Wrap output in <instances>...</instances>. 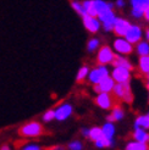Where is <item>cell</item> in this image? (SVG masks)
Instances as JSON below:
<instances>
[{"mask_svg": "<svg viewBox=\"0 0 149 150\" xmlns=\"http://www.w3.org/2000/svg\"><path fill=\"white\" fill-rule=\"evenodd\" d=\"M114 94L117 98L122 99L126 103H132V93H131V87L128 84V82H125V83H115L114 88Z\"/></svg>", "mask_w": 149, "mask_h": 150, "instance_id": "6da1fadb", "label": "cell"}, {"mask_svg": "<svg viewBox=\"0 0 149 150\" xmlns=\"http://www.w3.org/2000/svg\"><path fill=\"white\" fill-rule=\"evenodd\" d=\"M18 133L22 137H38L43 133V127L38 122H31L22 126Z\"/></svg>", "mask_w": 149, "mask_h": 150, "instance_id": "7a4b0ae2", "label": "cell"}, {"mask_svg": "<svg viewBox=\"0 0 149 150\" xmlns=\"http://www.w3.org/2000/svg\"><path fill=\"white\" fill-rule=\"evenodd\" d=\"M116 15L113 10H108L105 12L100 13L98 18L100 21V23L103 25V28L105 32H110L114 29V23H115V20H116Z\"/></svg>", "mask_w": 149, "mask_h": 150, "instance_id": "3957f363", "label": "cell"}, {"mask_svg": "<svg viewBox=\"0 0 149 150\" xmlns=\"http://www.w3.org/2000/svg\"><path fill=\"white\" fill-rule=\"evenodd\" d=\"M105 76H109V70L105 65H99L96 69L89 71L88 73V79L91 83L93 84H98L101 81V78H104Z\"/></svg>", "mask_w": 149, "mask_h": 150, "instance_id": "277c9868", "label": "cell"}, {"mask_svg": "<svg viewBox=\"0 0 149 150\" xmlns=\"http://www.w3.org/2000/svg\"><path fill=\"white\" fill-rule=\"evenodd\" d=\"M114 49L120 55H128L133 50L132 44L125 38H117L114 42Z\"/></svg>", "mask_w": 149, "mask_h": 150, "instance_id": "5b68a950", "label": "cell"}, {"mask_svg": "<svg viewBox=\"0 0 149 150\" xmlns=\"http://www.w3.org/2000/svg\"><path fill=\"white\" fill-rule=\"evenodd\" d=\"M131 70L128 69H125V67H120L117 66L113 70V73H111V77L114 78V81L116 83H125V82H128L130 81V73Z\"/></svg>", "mask_w": 149, "mask_h": 150, "instance_id": "8992f818", "label": "cell"}, {"mask_svg": "<svg viewBox=\"0 0 149 150\" xmlns=\"http://www.w3.org/2000/svg\"><path fill=\"white\" fill-rule=\"evenodd\" d=\"M115 86V81L113 77H109V76H105L104 78H101V81L99 82L98 84L94 86V91L96 93H109L113 91V88Z\"/></svg>", "mask_w": 149, "mask_h": 150, "instance_id": "52a82bcc", "label": "cell"}, {"mask_svg": "<svg viewBox=\"0 0 149 150\" xmlns=\"http://www.w3.org/2000/svg\"><path fill=\"white\" fill-rule=\"evenodd\" d=\"M143 35L142 28L137 25H131V27L128 28V31L125 34V39H127L131 44H136L138 42H140V38Z\"/></svg>", "mask_w": 149, "mask_h": 150, "instance_id": "ba28073f", "label": "cell"}, {"mask_svg": "<svg viewBox=\"0 0 149 150\" xmlns=\"http://www.w3.org/2000/svg\"><path fill=\"white\" fill-rule=\"evenodd\" d=\"M115 59V54L111 50V48L109 47H103L99 52H98V56H96V60H98L99 65H106V64H111Z\"/></svg>", "mask_w": 149, "mask_h": 150, "instance_id": "9c48e42d", "label": "cell"}, {"mask_svg": "<svg viewBox=\"0 0 149 150\" xmlns=\"http://www.w3.org/2000/svg\"><path fill=\"white\" fill-rule=\"evenodd\" d=\"M82 18H83V25L87 28L88 32L96 33L100 29L101 23H100L99 18L93 17V16H89V15H84V16H82Z\"/></svg>", "mask_w": 149, "mask_h": 150, "instance_id": "30bf717a", "label": "cell"}, {"mask_svg": "<svg viewBox=\"0 0 149 150\" xmlns=\"http://www.w3.org/2000/svg\"><path fill=\"white\" fill-rule=\"evenodd\" d=\"M130 27H131V23H130L127 20L121 18V17H116L113 31H114L118 37H125L126 32L128 31Z\"/></svg>", "mask_w": 149, "mask_h": 150, "instance_id": "8fae6325", "label": "cell"}, {"mask_svg": "<svg viewBox=\"0 0 149 150\" xmlns=\"http://www.w3.org/2000/svg\"><path fill=\"white\" fill-rule=\"evenodd\" d=\"M72 114V106L70 104H64L55 110V118L57 121H65Z\"/></svg>", "mask_w": 149, "mask_h": 150, "instance_id": "7c38bea8", "label": "cell"}, {"mask_svg": "<svg viewBox=\"0 0 149 150\" xmlns=\"http://www.w3.org/2000/svg\"><path fill=\"white\" fill-rule=\"evenodd\" d=\"M95 103L99 105L101 109H110L113 106V99H111V96L109 95V93H99L98 96H96L95 99Z\"/></svg>", "mask_w": 149, "mask_h": 150, "instance_id": "4fadbf2b", "label": "cell"}, {"mask_svg": "<svg viewBox=\"0 0 149 150\" xmlns=\"http://www.w3.org/2000/svg\"><path fill=\"white\" fill-rule=\"evenodd\" d=\"M93 4H94V9L96 11V17L108 10H113V7L115 6L114 3H108V1H104V0H93Z\"/></svg>", "mask_w": 149, "mask_h": 150, "instance_id": "5bb4252c", "label": "cell"}, {"mask_svg": "<svg viewBox=\"0 0 149 150\" xmlns=\"http://www.w3.org/2000/svg\"><path fill=\"white\" fill-rule=\"evenodd\" d=\"M133 138L137 142H140V143H149V133H147L143 128H135Z\"/></svg>", "mask_w": 149, "mask_h": 150, "instance_id": "9a60e30c", "label": "cell"}, {"mask_svg": "<svg viewBox=\"0 0 149 150\" xmlns=\"http://www.w3.org/2000/svg\"><path fill=\"white\" fill-rule=\"evenodd\" d=\"M114 65V67H117V66H120V67H125V69H128V70H132V64L128 61L126 57H122L121 55H117L115 56L114 59V61L111 62Z\"/></svg>", "mask_w": 149, "mask_h": 150, "instance_id": "2e32d148", "label": "cell"}, {"mask_svg": "<svg viewBox=\"0 0 149 150\" xmlns=\"http://www.w3.org/2000/svg\"><path fill=\"white\" fill-rule=\"evenodd\" d=\"M135 128L149 129V115H143V116L137 117L135 122Z\"/></svg>", "mask_w": 149, "mask_h": 150, "instance_id": "e0dca14e", "label": "cell"}, {"mask_svg": "<svg viewBox=\"0 0 149 150\" xmlns=\"http://www.w3.org/2000/svg\"><path fill=\"white\" fill-rule=\"evenodd\" d=\"M101 133L104 137H106L108 139H111L113 140V137H114V133H115V127L113 126V123L109 122L106 125H104L101 127Z\"/></svg>", "mask_w": 149, "mask_h": 150, "instance_id": "ac0fdd59", "label": "cell"}, {"mask_svg": "<svg viewBox=\"0 0 149 150\" xmlns=\"http://www.w3.org/2000/svg\"><path fill=\"white\" fill-rule=\"evenodd\" d=\"M123 117V111H122V109L121 108H114V110H113V114L111 115H109L108 117H106V120L109 122H113V121H118V120H121Z\"/></svg>", "mask_w": 149, "mask_h": 150, "instance_id": "d6986e66", "label": "cell"}, {"mask_svg": "<svg viewBox=\"0 0 149 150\" xmlns=\"http://www.w3.org/2000/svg\"><path fill=\"white\" fill-rule=\"evenodd\" d=\"M82 4H83V7H84L87 15H89V16H93V17H96V11L94 9L93 0H84Z\"/></svg>", "mask_w": 149, "mask_h": 150, "instance_id": "ffe728a7", "label": "cell"}, {"mask_svg": "<svg viewBox=\"0 0 149 150\" xmlns=\"http://www.w3.org/2000/svg\"><path fill=\"white\" fill-rule=\"evenodd\" d=\"M137 52L140 56L149 55V43L148 42H138L137 43Z\"/></svg>", "mask_w": 149, "mask_h": 150, "instance_id": "44dd1931", "label": "cell"}, {"mask_svg": "<svg viewBox=\"0 0 149 150\" xmlns=\"http://www.w3.org/2000/svg\"><path fill=\"white\" fill-rule=\"evenodd\" d=\"M126 150H148V146L145 143H140V142H131L126 146Z\"/></svg>", "mask_w": 149, "mask_h": 150, "instance_id": "7402d4cb", "label": "cell"}, {"mask_svg": "<svg viewBox=\"0 0 149 150\" xmlns=\"http://www.w3.org/2000/svg\"><path fill=\"white\" fill-rule=\"evenodd\" d=\"M139 69L145 74L149 72V55L140 56V59H139Z\"/></svg>", "mask_w": 149, "mask_h": 150, "instance_id": "603a6c76", "label": "cell"}, {"mask_svg": "<svg viewBox=\"0 0 149 150\" xmlns=\"http://www.w3.org/2000/svg\"><path fill=\"white\" fill-rule=\"evenodd\" d=\"M130 4L132 7H137L144 11L149 6V0H130Z\"/></svg>", "mask_w": 149, "mask_h": 150, "instance_id": "cb8c5ba5", "label": "cell"}, {"mask_svg": "<svg viewBox=\"0 0 149 150\" xmlns=\"http://www.w3.org/2000/svg\"><path fill=\"white\" fill-rule=\"evenodd\" d=\"M71 6H72V9L76 11L79 16H84L86 13V10H84V7H83V4H82L81 1H77V0H73V1H71Z\"/></svg>", "mask_w": 149, "mask_h": 150, "instance_id": "d4e9b609", "label": "cell"}, {"mask_svg": "<svg viewBox=\"0 0 149 150\" xmlns=\"http://www.w3.org/2000/svg\"><path fill=\"white\" fill-rule=\"evenodd\" d=\"M95 145L98 146V148H108L110 145H113V140L108 139L106 137H104L103 134H101V137L98 140H95Z\"/></svg>", "mask_w": 149, "mask_h": 150, "instance_id": "484cf974", "label": "cell"}, {"mask_svg": "<svg viewBox=\"0 0 149 150\" xmlns=\"http://www.w3.org/2000/svg\"><path fill=\"white\" fill-rule=\"evenodd\" d=\"M99 45H100V40L96 39V38H92L87 44V50L89 52H93V51H95L96 49L99 48Z\"/></svg>", "mask_w": 149, "mask_h": 150, "instance_id": "4316f807", "label": "cell"}, {"mask_svg": "<svg viewBox=\"0 0 149 150\" xmlns=\"http://www.w3.org/2000/svg\"><path fill=\"white\" fill-rule=\"evenodd\" d=\"M101 128H99V127H94V128L89 129V138H91L92 140H98L100 137H101Z\"/></svg>", "mask_w": 149, "mask_h": 150, "instance_id": "83f0119b", "label": "cell"}, {"mask_svg": "<svg viewBox=\"0 0 149 150\" xmlns=\"http://www.w3.org/2000/svg\"><path fill=\"white\" fill-rule=\"evenodd\" d=\"M88 73H89V69L87 66H82L78 73H77V82H81V81H83L87 76H88Z\"/></svg>", "mask_w": 149, "mask_h": 150, "instance_id": "f1b7e54d", "label": "cell"}, {"mask_svg": "<svg viewBox=\"0 0 149 150\" xmlns=\"http://www.w3.org/2000/svg\"><path fill=\"white\" fill-rule=\"evenodd\" d=\"M53 118H55V110H48L45 114H44V116H43V121L49 122Z\"/></svg>", "mask_w": 149, "mask_h": 150, "instance_id": "f546056e", "label": "cell"}, {"mask_svg": "<svg viewBox=\"0 0 149 150\" xmlns=\"http://www.w3.org/2000/svg\"><path fill=\"white\" fill-rule=\"evenodd\" d=\"M131 15L135 18H142L143 15H144V11L140 10V9H137V7H132V11H131Z\"/></svg>", "mask_w": 149, "mask_h": 150, "instance_id": "4dcf8cb0", "label": "cell"}, {"mask_svg": "<svg viewBox=\"0 0 149 150\" xmlns=\"http://www.w3.org/2000/svg\"><path fill=\"white\" fill-rule=\"evenodd\" d=\"M69 149L70 150H82V143L78 140H74L69 144Z\"/></svg>", "mask_w": 149, "mask_h": 150, "instance_id": "1f68e13d", "label": "cell"}, {"mask_svg": "<svg viewBox=\"0 0 149 150\" xmlns=\"http://www.w3.org/2000/svg\"><path fill=\"white\" fill-rule=\"evenodd\" d=\"M22 150H42L40 149V146H38V145H34V144H31V145H27V146H25Z\"/></svg>", "mask_w": 149, "mask_h": 150, "instance_id": "d6a6232c", "label": "cell"}, {"mask_svg": "<svg viewBox=\"0 0 149 150\" xmlns=\"http://www.w3.org/2000/svg\"><path fill=\"white\" fill-rule=\"evenodd\" d=\"M114 4H115V6L117 7V9H121V7L125 6V0H116Z\"/></svg>", "mask_w": 149, "mask_h": 150, "instance_id": "836d02e7", "label": "cell"}, {"mask_svg": "<svg viewBox=\"0 0 149 150\" xmlns=\"http://www.w3.org/2000/svg\"><path fill=\"white\" fill-rule=\"evenodd\" d=\"M143 17H144L147 21H149V6L147 7L145 10H144V15H143Z\"/></svg>", "mask_w": 149, "mask_h": 150, "instance_id": "e575fe53", "label": "cell"}, {"mask_svg": "<svg viewBox=\"0 0 149 150\" xmlns=\"http://www.w3.org/2000/svg\"><path fill=\"white\" fill-rule=\"evenodd\" d=\"M82 134H83L84 137H89V129L83 128V129H82Z\"/></svg>", "mask_w": 149, "mask_h": 150, "instance_id": "d590c367", "label": "cell"}, {"mask_svg": "<svg viewBox=\"0 0 149 150\" xmlns=\"http://www.w3.org/2000/svg\"><path fill=\"white\" fill-rule=\"evenodd\" d=\"M145 39H147V40H149V28L145 31Z\"/></svg>", "mask_w": 149, "mask_h": 150, "instance_id": "8d00e7d4", "label": "cell"}, {"mask_svg": "<svg viewBox=\"0 0 149 150\" xmlns=\"http://www.w3.org/2000/svg\"><path fill=\"white\" fill-rule=\"evenodd\" d=\"M1 150H10V148L7 146V145H4V146L1 148Z\"/></svg>", "mask_w": 149, "mask_h": 150, "instance_id": "74e56055", "label": "cell"}, {"mask_svg": "<svg viewBox=\"0 0 149 150\" xmlns=\"http://www.w3.org/2000/svg\"><path fill=\"white\" fill-rule=\"evenodd\" d=\"M147 78H148V82H149V72L147 73Z\"/></svg>", "mask_w": 149, "mask_h": 150, "instance_id": "f35d334b", "label": "cell"}]
</instances>
